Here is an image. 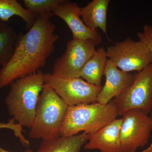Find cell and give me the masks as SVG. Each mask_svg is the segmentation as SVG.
Listing matches in <instances>:
<instances>
[{
	"instance_id": "obj_1",
	"label": "cell",
	"mask_w": 152,
	"mask_h": 152,
	"mask_svg": "<svg viewBox=\"0 0 152 152\" xmlns=\"http://www.w3.org/2000/svg\"><path fill=\"white\" fill-rule=\"evenodd\" d=\"M53 16L39 15L28 32L18 33L14 54L0 70V88L45 66L59 38L54 33L56 25L50 20Z\"/></svg>"
},
{
	"instance_id": "obj_2",
	"label": "cell",
	"mask_w": 152,
	"mask_h": 152,
	"mask_svg": "<svg viewBox=\"0 0 152 152\" xmlns=\"http://www.w3.org/2000/svg\"><path fill=\"white\" fill-rule=\"evenodd\" d=\"M44 75L39 70L10 85L5 103L10 115L22 126L30 129L32 126L38 100L45 85Z\"/></svg>"
},
{
	"instance_id": "obj_3",
	"label": "cell",
	"mask_w": 152,
	"mask_h": 152,
	"mask_svg": "<svg viewBox=\"0 0 152 152\" xmlns=\"http://www.w3.org/2000/svg\"><path fill=\"white\" fill-rule=\"evenodd\" d=\"M115 107L110 102L102 104H82L69 106L61 130L60 136L70 137L84 132L87 134L100 129L116 118Z\"/></svg>"
},
{
	"instance_id": "obj_4",
	"label": "cell",
	"mask_w": 152,
	"mask_h": 152,
	"mask_svg": "<svg viewBox=\"0 0 152 152\" xmlns=\"http://www.w3.org/2000/svg\"><path fill=\"white\" fill-rule=\"evenodd\" d=\"M68 107L52 87L45 83L36 107L29 137L45 140L60 137Z\"/></svg>"
},
{
	"instance_id": "obj_5",
	"label": "cell",
	"mask_w": 152,
	"mask_h": 152,
	"mask_svg": "<svg viewBox=\"0 0 152 152\" xmlns=\"http://www.w3.org/2000/svg\"><path fill=\"white\" fill-rule=\"evenodd\" d=\"M110 102L115 105L118 116L132 109L149 115L152 110V63L136 73L130 86Z\"/></svg>"
},
{
	"instance_id": "obj_6",
	"label": "cell",
	"mask_w": 152,
	"mask_h": 152,
	"mask_svg": "<svg viewBox=\"0 0 152 152\" xmlns=\"http://www.w3.org/2000/svg\"><path fill=\"white\" fill-rule=\"evenodd\" d=\"M106 50L108 59L124 72H138L152 63V53L145 44L131 37L116 42Z\"/></svg>"
},
{
	"instance_id": "obj_7",
	"label": "cell",
	"mask_w": 152,
	"mask_h": 152,
	"mask_svg": "<svg viewBox=\"0 0 152 152\" xmlns=\"http://www.w3.org/2000/svg\"><path fill=\"white\" fill-rule=\"evenodd\" d=\"M44 81L68 106L96 102L102 88V86L91 84L81 77L67 78L50 73L45 74Z\"/></svg>"
},
{
	"instance_id": "obj_8",
	"label": "cell",
	"mask_w": 152,
	"mask_h": 152,
	"mask_svg": "<svg viewBox=\"0 0 152 152\" xmlns=\"http://www.w3.org/2000/svg\"><path fill=\"white\" fill-rule=\"evenodd\" d=\"M120 130L123 152H137L148 144L152 132V120L148 114L138 109L124 113Z\"/></svg>"
},
{
	"instance_id": "obj_9",
	"label": "cell",
	"mask_w": 152,
	"mask_h": 152,
	"mask_svg": "<svg viewBox=\"0 0 152 152\" xmlns=\"http://www.w3.org/2000/svg\"><path fill=\"white\" fill-rule=\"evenodd\" d=\"M96 46L91 40L69 41L64 53L55 60L52 73L67 78L80 77L82 69L94 54Z\"/></svg>"
},
{
	"instance_id": "obj_10",
	"label": "cell",
	"mask_w": 152,
	"mask_h": 152,
	"mask_svg": "<svg viewBox=\"0 0 152 152\" xmlns=\"http://www.w3.org/2000/svg\"><path fill=\"white\" fill-rule=\"evenodd\" d=\"M80 11L81 8L75 2L65 0L53 13L66 24L72 34V39L91 40L97 46L102 42V36L97 30L91 29L85 25L81 18Z\"/></svg>"
},
{
	"instance_id": "obj_11",
	"label": "cell",
	"mask_w": 152,
	"mask_h": 152,
	"mask_svg": "<svg viewBox=\"0 0 152 152\" xmlns=\"http://www.w3.org/2000/svg\"><path fill=\"white\" fill-rule=\"evenodd\" d=\"M104 75L105 76V83L98 96L96 102L102 104H107L130 86L134 81L136 73L120 69L108 59Z\"/></svg>"
},
{
	"instance_id": "obj_12",
	"label": "cell",
	"mask_w": 152,
	"mask_h": 152,
	"mask_svg": "<svg viewBox=\"0 0 152 152\" xmlns=\"http://www.w3.org/2000/svg\"><path fill=\"white\" fill-rule=\"evenodd\" d=\"M122 118L113 120L97 132L87 134L86 150H99L100 152H123L120 141Z\"/></svg>"
},
{
	"instance_id": "obj_13",
	"label": "cell",
	"mask_w": 152,
	"mask_h": 152,
	"mask_svg": "<svg viewBox=\"0 0 152 152\" xmlns=\"http://www.w3.org/2000/svg\"><path fill=\"white\" fill-rule=\"evenodd\" d=\"M110 0H93L81 8L80 17L91 29L99 28L107 36V14Z\"/></svg>"
},
{
	"instance_id": "obj_14",
	"label": "cell",
	"mask_w": 152,
	"mask_h": 152,
	"mask_svg": "<svg viewBox=\"0 0 152 152\" xmlns=\"http://www.w3.org/2000/svg\"><path fill=\"white\" fill-rule=\"evenodd\" d=\"M87 141V134L43 140L39 149L33 152H80Z\"/></svg>"
},
{
	"instance_id": "obj_15",
	"label": "cell",
	"mask_w": 152,
	"mask_h": 152,
	"mask_svg": "<svg viewBox=\"0 0 152 152\" xmlns=\"http://www.w3.org/2000/svg\"><path fill=\"white\" fill-rule=\"evenodd\" d=\"M108 60L106 50L103 47L96 49L82 69L80 77L90 84L101 86L102 77Z\"/></svg>"
},
{
	"instance_id": "obj_16",
	"label": "cell",
	"mask_w": 152,
	"mask_h": 152,
	"mask_svg": "<svg viewBox=\"0 0 152 152\" xmlns=\"http://www.w3.org/2000/svg\"><path fill=\"white\" fill-rule=\"evenodd\" d=\"M21 18L26 23V29L29 30L33 26L38 16L30 12L22 7L16 0H0V20L9 22L12 17Z\"/></svg>"
},
{
	"instance_id": "obj_17",
	"label": "cell",
	"mask_w": 152,
	"mask_h": 152,
	"mask_svg": "<svg viewBox=\"0 0 152 152\" xmlns=\"http://www.w3.org/2000/svg\"><path fill=\"white\" fill-rule=\"evenodd\" d=\"M18 34L5 22H0V66H5L15 52Z\"/></svg>"
},
{
	"instance_id": "obj_18",
	"label": "cell",
	"mask_w": 152,
	"mask_h": 152,
	"mask_svg": "<svg viewBox=\"0 0 152 152\" xmlns=\"http://www.w3.org/2000/svg\"><path fill=\"white\" fill-rule=\"evenodd\" d=\"M65 0H24V7L30 12L39 15L54 16L53 11Z\"/></svg>"
},
{
	"instance_id": "obj_19",
	"label": "cell",
	"mask_w": 152,
	"mask_h": 152,
	"mask_svg": "<svg viewBox=\"0 0 152 152\" xmlns=\"http://www.w3.org/2000/svg\"><path fill=\"white\" fill-rule=\"evenodd\" d=\"M22 126L15 123L14 119L9 120L7 123H0V129H9L13 131L14 134L16 137L19 139L21 143L25 148H28L30 146L29 141L25 138L23 135V129Z\"/></svg>"
},
{
	"instance_id": "obj_20",
	"label": "cell",
	"mask_w": 152,
	"mask_h": 152,
	"mask_svg": "<svg viewBox=\"0 0 152 152\" xmlns=\"http://www.w3.org/2000/svg\"><path fill=\"white\" fill-rule=\"evenodd\" d=\"M139 40L141 41L146 45L152 53V27L145 24L143 28L142 31L138 33Z\"/></svg>"
},
{
	"instance_id": "obj_21",
	"label": "cell",
	"mask_w": 152,
	"mask_h": 152,
	"mask_svg": "<svg viewBox=\"0 0 152 152\" xmlns=\"http://www.w3.org/2000/svg\"><path fill=\"white\" fill-rule=\"evenodd\" d=\"M0 152H12L9 151H7V150H5L3 149V148H2L0 146ZM21 152H33V151H32L30 149H27L26 150V151H23Z\"/></svg>"
},
{
	"instance_id": "obj_22",
	"label": "cell",
	"mask_w": 152,
	"mask_h": 152,
	"mask_svg": "<svg viewBox=\"0 0 152 152\" xmlns=\"http://www.w3.org/2000/svg\"><path fill=\"white\" fill-rule=\"evenodd\" d=\"M142 152H152V149L149 146L146 149L144 150Z\"/></svg>"
},
{
	"instance_id": "obj_23",
	"label": "cell",
	"mask_w": 152,
	"mask_h": 152,
	"mask_svg": "<svg viewBox=\"0 0 152 152\" xmlns=\"http://www.w3.org/2000/svg\"><path fill=\"white\" fill-rule=\"evenodd\" d=\"M150 117H151V118L152 120V110L151 111V113H150L149 114Z\"/></svg>"
},
{
	"instance_id": "obj_24",
	"label": "cell",
	"mask_w": 152,
	"mask_h": 152,
	"mask_svg": "<svg viewBox=\"0 0 152 152\" xmlns=\"http://www.w3.org/2000/svg\"><path fill=\"white\" fill-rule=\"evenodd\" d=\"M150 147L152 149V142L151 143V145H150Z\"/></svg>"
}]
</instances>
